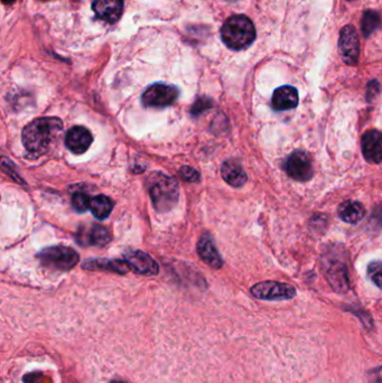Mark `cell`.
<instances>
[{"label": "cell", "instance_id": "cell-16", "mask_svg": "<svg viewBox=\"0 0 382 383\" xmlns=\"http://www.w3.org/2000/svg\"><path fill=\"white\" fill-rule=\"evenodd\" d=\"M84 269L103 270L111 271L119 275H126L129 271L130 267L126 260H115V259H91L86 260L82 265Z\"/></svg>", "mask_w": 382, "mask_h": 383}, {"label": "cell", "instance_id": "cell-12", "mask_svg": "<svg viewBox=\"0 0 382 383\" xmlns=\"http://www.w3.org/2000/svg\"><path fill=\"white\" fill-rule=\"evenodd\" d=\"M93 138L86 127L75 126L65 136V146L75 155H82L91 146Z\"/></svg>", "mask_w": 382, "mask_h": 383}, {"label": "cell", "instance_id": "cell-26", "mask_svg": "<svg viewBox=\"0 0 382 383\" xmlns=\"http://www.w3.org/2000/svg\"><path fill=\"white\" fill-rule=\"evenodd\" d=\"M15 0H3V3H12Z\"/></svg>", "mask_w": 382, "mask_h": 383}, {"label": "cell", "instance_id": "cell-24", "mask_svg": "<svg viewBox=\"0 0 382 383\" xmlns=\"http://www.w3.org/2000/svg\"><path fill=\"white\" fill-rule=\"evenodd\" d=\"M180 175L186 181H200V174H199V172L190 166L181 167Z\"/></svg>", "mask_w": 382, "mask_h": 383}, {"label": "cell", "instance_id": "cell-10", "mask_svg": "<svg viewBox=\"0 0 382 383\" xmlns=\"http://www.w3.org/2000/svg\"><path fill=\"white\" fill-rule=\"evenodd\" d=\"M77 241L83 246L103 247L111 240L108 229L99 224H90L79 229Z\"/></svg>", "mask_w": 382, "mask_h": 383}, {"label": "cell", "instance_id": "cell-21", "mask_svg": "<svg viewBox=\"0 0 382 383\" xmlns=\"http://www.w3.org/2000/svg\"><path fill=\"white\" fill-rule=\"evenodd\" d=\"M91 199L88 194L83 193V192H75L71 197V204H72V208L79 213H84L90 208Z\"/></svg>", "mask_w": 382, "mask_h": 383}, {"label": "cell", "instance_id": "cell-11", "mask_svg": "<svg viewBox=\"0 0 382 383\" xmlns=\"http://www.w3.org/2000/svg\"><path fill=\"white\" fill-rule=\"evenodd\" d=\"M362 154L369 163H382V132L379 130H367L362 136Z\"/></svg>", "mask_w": 382, "mask_h": 383}, {"label": "cell", "instance_id": "cell-15", "mask_svg": "<svg viewBox=\"0 0 382 383\" xmlns=\"http://www.w3.org/2000/svg\"><path fill=\"white\" fill-rule=\"evenodd\" d=\"M197 253L201 259L212 268L219 269L224 265V260L219 253L218 249L209 234L202 235L200 241L197 242Z\"/></svg>", "mask_w": 382, "mask_h": 383}, {"label": "cell", "instance_id": "cell-8", "mask_svg": "<svg viewBox=\"0 0 382 383\" xmlns=\"http://www.w3.org/2000/svg\"><path fill=\"white\" fill-rule=\"evenodd\" d=\"M338 47H340L342 59L347 64H356V62L359 60L360 43L354 27L347 25L342 28Z\"/></svg>", "mask_w": 382, "mask_h": 383}, {"label": "cell", "instance_id": "cell-23", "mask_svg": "<svg viewBox=\"0 0 382 383\" xmlns=\"http://www.w3.org/2000/svg\"><path fill=\"white\" fill-rule=\"evenodd\" d=\"M213 107V103L209 98L202 97L195 101L194 105H192L191 114L194 117H199L203 112L209 110Z\"/></svg>", "mask_w": 382, "mask_h": 383}, {"label": "cell", "instance_id": "cell-6", "mask_svg": "<svg viewBox=\"0 0 382 383\" xmlns=\"http://www.w3.org/2000/svg\"><path fill=\"white\" fill-rule=\"evenodd\" d=\"M256 299L264 301H289L296 296V290L291 285L277 281H262L251 288Z\"/></svg>", "mask_w": 382, "mask_h": 383}, {"label": "cell", "instance_id": "cell-27", "mask_svg": "<svg viewBox=\"0 0 382 383\" xmlns=\"http://www.w3.org/2000/svg\"><path fill=\"white\" fill-rule=\"evenodd\" d=\"M229 1H235V0H229Z\"/></svg>", "mask_w": 382, "mask_h": 383}, {"label": "cell", "instance_id": "cell-14", "mask_svg": "<svg viewBox=\"0 0 382 383\" xmlns=\"http://www.w3.org/2000/svg\"><path fill=\"white\" fill-rule=\"evenodd\" d=\"M300 103L298 97V91L291 87V85H284L280 88L276 89L273 94V108L276 112H286L296 108Z\"/></svg>", "mask_w": 382, "mask_h": 383}, {"label": "cell", "instance_id": "cell-4", "mask_svg": "<svg viewBox=\"0 0 382 383\" xmlns=\"http://www.w3.org/2000/svg\"><path fill=\"white\" fill-rule=\"evenodd\" d=\"M39 259L43 266L54 270L68 271L77 266L80 258L78 252L70 247L53 246L42 250Z\"/></svg>", "mask_w": 382, "mask_h": 383}, {"label": "cell", "instance_id": "cell-1", "mask_svg": "<svg viewBox=\"0 0 382 383\" xmlns=\"http://www.w3.org/2000/svg\"><path fill=\"white\" fill-rule=\"evenodd\" d=\"M63 130V123L59 118H39L24 128L21 141L30 156L44 155Z\"/></svg>", "mask_w": 382, "mask_h": 383}, {"label": "cell", "instance_id": "cell-5", "mask_svg": "<svg viewBox=\"0 0 382 383\" xmlns=\"http://www.w3.org/2000/svg\"><path fill=\"white\" fill-rule=\"evenodd\" d=\"M180 91L176 87L164 83H156L150 85L147 90L145 91L141 101L143 105L147 108H165L173 105L179 98Z\"/></svg>", "mask_w": 382, "mask_h": 383}, {"label": "cell", "instance_id": "cell-19", "mask_svg": "<svg viewBox=\"0 0 382 383\" xmlns=\"http://www.w3.org/2000/svg\"><path fill=\"white\" fill-rule=\"evenodd\" d=\"M112 208H113V202L108 196L98 195L91 199L90 210L97 219H107L111 214Z\"/></svg>", "mask_w": 382, "mask_h": 383}, {"label": "cell", "instance_id": "cell-3", "mask_svg": "<svg viewBox=\"0 0 382 383\" xmlns=\"http://www.w3.org/2000/svg\"><path fill=\"white\" fill-rule=\"evenodd\" d=\"M221 35L226 46L231 50L240 51L255 41L256 30L249 18L237 15L226 19L221 30Z\"/></svg>", "mask_w": 382, "mask_h": 383}, {"label": "cell", "instance_id": "cell-13", "mask_svg": "<svg viewBox=\"0 0 382 383\" xmlns=\"http://www.w3.org/2000/svg\"><path fill=\"white\" fill-rule=\"evenodd\" d=\"M92 9L102 21L115 24L124 12V0H93Z\"/></svg>", "mask_w": 382, "mask_h": 383}, {"label": "cell", "instance_id": "cell-22", "mask_svg": "<svg viewBox=\"0 0 382 383\" xmlns=\"http://www.w3.org/2000/svg\"><path fill=\"white\" fill-rule=\"evenodd\" d=\"M367 276L376 287L382 290V261H372L367 266Z\"/></svg>", "mask_w": 382, "mask_h": 383}, {"label": "cell", "instance_id": "cell-7", "mask_svg": "<svg viewBox=\"0 0 382 383\" xmlns=\"http://www.w3.org/2000/svg\"><path fill=\"white\" fill-rule=\"evenodd\" d=\"M286 172L291 179L297 181H309L314 174L311 156L304 150H296L286 161Z\"/></svg>", "mask_w": 382, "mask_h": 383}, {"label": "cell", "instance_id": "cell-9", "mask_svg": "<svg viewBox=\"0 0 382 383\" xmlns=\"http://www.w3.org/2000/svg\"><path fill=\"white\" fill-rule=\"evenodd\" d=\"M125 260L129 265L130 269L136 274L145 276L157 275L159 267L153 258L140 250H128L125 252Z\"/></svg>", "mask_w": 382, "mask_h": 383}, {"label": "cell", "instance_id": "cell-18", "mask_svg": "<svg viewBox=\"0 0 382 383\" xmlns=\"http://www.w3.org/2000/svg\"><path fill=\"white\" fill-rule=\"evenodd\" d=\"M338 217L343 220L344 222L356 224L359 223L365 217V206L358 201H345L338 206Z\"/></svg>", "mask_w": 382, "mask_h": 383}, {"label": "cell", "instance_id": "cell-2", "mask_svg": "<svg viewBox=\"0 0 382 383\" xmlns=\"http://www.w3.org/2000/svg\"><path fill=\"white\" fill-rule=\"evenodd\" d=\"M146 186L154 208L157 212L164 213L177 204L180 197V188L173 177L155 172L147 176Z\"/></svg>", "mask_w": 382, "mask_h": 383}, {"label": "cell", "instance_id": "cell-17", "mask_svg": "<svg viewBox=\"0 0 382 383\" xmlns=\"http://www.w3.org/2000/svg\"><path fill=\"white\" fill-rule=\"evenodd\" d=\"M221 174L224 181L233 188H242L248 179L244 168L235 161H224L221 167Z\"/></svg>", "mask_w": 382, "mask_h": 383}, {"label": "cell", "instance_id": "cell-20", "mask_svg": "<svg viewBox=\"0 0 382 383\" xmlns=\"http://www.w3.org/2000/svg\"><path fill=\"white\" fill-rule=\"evenodd\" d=\"M380 21V16L376 12H365L362 17V32L365 36H369L371 33L374 32L379 27Z\"/></svg>", "mask_w": 382, "mask_h": 383}, {"label": "cell", "instance_id": "cell-25", "mask_svg": "<svg viewBox=\"0 0 382 383\" xmlns=\"http://www.w3.org/2000/svg\"><path fill=\"white\" fill-rule=\"evenodd\" d=\"M110 383H128L127 381L124 380H112Z\"/></svg>", "mask_w": 382, "mask_h": 383}]
</instances>
